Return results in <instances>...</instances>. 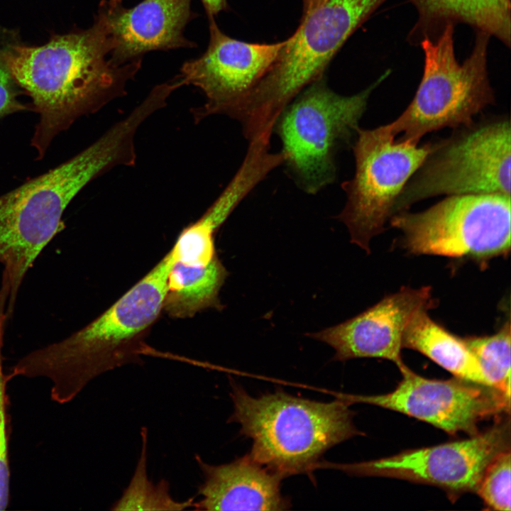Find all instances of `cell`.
Instances as JSON below:
<instances>
[{
    "instance_id": "6da1fadb",
    "label": "cell",
    "mask_w": 511,
    "mask_h": 511,
    "mask_svg": "<svg viewBox=\"0 0 511 511\" xmlns=\"http://www.w3.org/2000/svg\"><path fill=\"white\" fill-rule=\"evenodd\" d=\"M111 43L103 20L36 47L13 45L1 57L14 81L39 114L31 145L41 159L53 138L78 118L125 95L141 59L117 65L108 58Z\"/></svg>"
},
{
    "instance_id": "7a4b0ae2",
    "label": "cell",
    "mask_w": 511,
    "mask_h": 511,
    "mask_svg": "<svg viewBox=\"0 0 511 511\" xmlns=\"http://www.w3.org/2000/svg\"><path fill=\"white\" fill-rule=\"evenodd\" d=\"M141 121L128 114L66 162L0 197V291L11 317L20 286L34 261L65 228L62 214L91 181L117 166L136 163Z\"/></svg>"
},
{
    "instance_id": "3957f363",
    "label": "cell",
    "mask_w": 511,
    "mask_h": 511,
    "mask_svg": "<svg viewBox=\"0 0 511 511\" xmlns=\"http://www.w3.org/2000/svg\"><path fill=\"white\" fill-rule=\"evenodd\" d=\"M173 263L168 252L89 324L20 358L11 368L10 378H46L52 383V400L65 404L98 376L141 362L142 341L163 310Z\"/></svg>"
},
{
    "instance_id": "277c9868",
    "label": "cell",
    "mask_w": 511,
    "mask_h": 511,
    "mask_svg": "<svg viewBox=\"0 0 511 511\" xmlns=\"http://www.w3.org/2000/svg\"><path fill=\"white\" fill-rule=\"evenodd\" d=\"M233 412L228 422L252 440L249 456L283 478L308 473L329 449L363 434L349 405L337 398L318 402L277 390L258 397L231 382Z\"/></svg>"
},
{
    "instance_id": "5b68a950",
    "label": "cell",
    "mask_w": 511,
    "mask_h": 511,
    "mask_svg": "<svg viewBox=\"0 0 511 511\" xmlns=\"http://www.w3.org/2000/svg\"><path fill=\"white\" fill-rule=\"evenodd\" d=\"M386 0H327L302 16L270 69L241 105L237 120L247 138L272 134L284 109L323 77L349 36Z\"/></svg>"
},
{
    "instance_id": "8992f818",
    "label": "cell",
    "mask_w": 511,
    "mask_h": 511,
    "mask_svg": "<svg viewBox=\"0 0 511 511\" xmlns=\"http://www.w3.org/2000/svg\"><path fill=\"white\" fill-rule=\"evenodd\" d=\"M389 75L388 70L364 90L351 96L336 94L321 77L281 112L273 131L282 143L283 164L305 192L316 194L334 182L337 153L351 145L370 94Z\"/></svg>"
},
{
    "instance_id": "52a82bcc",
    "label": "cell",
    "mask_w": 511,
    "mask_h": 511,
    "mask_svg": "<svg viewBox=\"0 0 511 511\" xmlns=\"http://www.w3.org/2000/svg\"><path fill=\"white\" fill-rule=\"evenodd\" d=\"M454 24H445L436 40L425 36L423 75L405 111L385 124L397 139L418 144L427 133L446 127L471 123L477 114L495 102L487 71L490 35L478 31L470 56L462 63L456 58Z\"/></svg>"
},
{
    "instance_id": "ba28073f",
    "label": "cell",
    "mask_w": 511,
    "mask_h": 511,
    "mask_svg": "<svg viewBox=\"0 0 511 511\" xmlns=\"http://www.w3.org/2000/svg\"><path fill=\"white\" fill-rule=\"evenodd\" d=\"M433 143L397 198L393 215L429 197L447 194L510 195L511 129L505 115L454 128Z\"/></svg>"
},
{
    "instance_id": "9c48e42d",
    "label": "cell",
    "mask_w": 511,
    "mask_h": 511,
    "mask_svg": "<svg viewBox=\"0 0 511 511\" xmlns=\"http://www.w3.org/2000/svg\"><path fill=\"white\" fill-rule=\"evenodd\" d=\"M510 195H449L425 210L400 211L389 224L410 254L466 258L485 267L510 253Z\"/></svg>"
},
{
    "instance_id": "30bf717a",
    "label": "cell",
    "mask_w": 511,
    "mask_h": 511,
    "mask_svg": "<svg viewBox=\"0 0 511 511\" xmlns=\"http://www.w3.org/2000/svg\"><path fill=\"white\" fill-rule=\"evenodd\" d=\"M352 145L353 177L342 183L346 196L339 219L353 243L370 253V240L385 230L403 187L422 165L432 142L419 145L395 139L385 125L361 127Z\"/></svg>"
},
{
    "instance_id": "8fae6325",
    "label": "cell",
    "mask_w": 511,
    "mask_h": 511,
    "mask_svg": "<svg viewBox=\"0 0 511 511\" xmlns=\"http://www.w3.org/2000/svg\"><path fill=\"white\" fill-rule=\"evenodd\" d=\"M510 449V419L500 417L493 427L463 440L405 450L375 460L328 466L354 476L432 485L454 497L476 492L488 464Z\"/></svg>"
},
{
    "instance_id": "7c38bea8",
    "label": "cell",
    "mask_w": 511,
    "mask_h": 511,
    "mask_svg": "<svg viewBox=\"0 0 511 511\" xmlns=\"http://www.w3.org/2000/svg\"><path fill=\"white\" fill-rule=\"evenodd\" d=\"M402 380L386 394H341L348 405L364 403L396 411L427 422L449 434L478 433L479 424L490 418L510 414V400L491 386L454 378L429 379L405 364Z\"/></svg>"
},
{
    "instance_id": "4fadbf2b",
    "label": "cell",
    "mask_w": 511,
    "mask_h": 511,
    "mask_svg": "<svg viewBox=\"0 0 511 511\" xmlns=\"http://www.w3.org/2000/svg\"><path fill=\"white\" fill-rule=\"evenodd\" d=\"M209 18L208 48L199 57L183 64L176 79L180 87L192 85L206 97L192 109L199 122L213 114L234 117L243 100L264 77L276 60L286 40L275 43H253L224 33Z\"/></svg>"
},
{
    "instance_id": "5bb4252c",
    "label": "cell",
    "mask_w": 511,
    "mask_h": 511,
    "mask_svg": "<svg viewBox=\"0 0 511 511\" xmlns=\"http://www.w3.org/2000/svg\"><path fill=\"white\" fill-rule=\"evenodd\" d=\"M435 306L430 287H402L356 317L307 336L331 346L335 361L379 358L400 368L407 326L419 312Z\"/></svg>"
},
{
    "instance_id": "9a60e30c",
    "label": "cell",
    "mask_w": 511,
    "mask_h": 511,
    "mask_svg": "<svg viewBox=\"0 0 511 511\" xmlns=\"http://www.w3.org/2000/svg\"><path fill=\"white\" fill-rule=\"evenodd\" d=\"M191 0H143L126 9L119 1H103L98 16L111 43L110 60L123 65L149 51L194 47L183 35L190 19Z\"/></svg>"
},
{
    "instance_id": "2e32d148",
    "label": "cell",
    "mask_w": 511,
    "mask_h": 511,
    "mask_svg": "<svg viewBox=\"0 0 511 511\" xmlns=\"http://www.w3.org/2000/svg\"><path fill=\"white\" fill-rule=\"evenodd\" d=\"M194 459L202 475L195 510L280 511L291 505L280 491L283 478L248 454L219 465L208 463L199 455Z\"/></svg>"
},
{
    "instance_id": "e0dca14e",
    "label": "cell",
    "mask_w": 511,
    "mask_h": 511,
    "mask_svg": "<svg viewBox=\"0 0 511 511\" xmlns=\"http://www.w3.org/2000/svg\"><path fill=\"white\" fill-rule=\"evenodd\" d=\"M427 312H419L410 322L403 336L402 348L422 353L456 378L491 386L461 337L434 322Z\"/></svg>"
},
{
    "instance_id": "ac0fdd59",
    "label": "cell",
    "mask_w": 511,
    "mask_h": 511,
    "mask_svg": "<svg viewBox=\"0 0 511 511\" xmlns=\"http://www.w3.org/2000/svg\"><path fill=\"white\" fill-rule=\"evenodd\" d=\"M228 275L216 256L208 264L174 261L168 274L163 310L172 318H189L208 308L221 309L219 290Z\"/></svg>"
},
{
    "instance_id": "d6986e66",
    "label": "cell",
    "mask_w": 511,
    "mask_h": 511,
    "mask_svg": "<svg viewBox=\"0 0 511 511\" xmlns=\"http://www.w3.org/2000/svg\"><path fill=\"white\" fill-rule=\"evenodd\" d=\"M421 21L469 24L510 45V0H412Z\"/></svg>"
},
{
    "instance_id": "ffe728a7",
    "label": "cell",
    "mask_w": 511,
    "mask_h": 511,
    "mask_svg": "<svg viewBox=\"0 0 511 511\" xmlns=\"http://www.w3.org/2000/svg\"><path fill=\"white\" fill-rule=\"evenodd\" d=\"M141 447L133 476L111 510H194V498L181 501L170 493L165 479L155 483L148 475V429H141Z\"/></svg>"
},
{
    "instance_id": "44dd1931",
    "label": "cell",
    "mask_w": 511,
    "mask_h": 511,
    "mask_svg": "<svg viewBox=\"0 0 511 511\" xmlns=\"http://www.w3.org/2000/svg\"><path fill=\"white\" fill-rule=\"evenodd\" d=\"M510 322L490 336H467L461 341L478 363L491 386L510 400Z\"/></svg>"
},
{
    "instance_id": "7402d4cb",
    "label": "cell",
    "mask_w": 511,
    "mask_h": 511,
    "mask_svg": "<svg viewBox=\"0 0 511 511\" xmlns=\"http://www.w3.org/2000/svg\"><path fill=\"white\" fill-rule=\"evenodd\" d=\"M510 449L498 454L485 468L476 493L492 510L510 511Z\"/></svg>"
},
{
    "instance_id": "603a6c76",
    "label": "cell",
    "mask_w": 511,
    "mask_h": 511,
    "mask_svg": "<svg viewBox=\"0 0 511 511\" xmlns=\"http://www.w3.org/2000/svg\"><path fill=\"white\" fill-rule=\"evenodd\" d=\"M11 379L2 370L0 353V511L6 509L10 494L9 442L11 432L9 400L6 385Z\"/></svg>"
},
{
    "instance_id": "cb8c5ba5",
    "label": "cell",
    "mask_w": 511,
    "mask_h": 511,
    "mask_svg": "<svg viewBox=\"0 0 511 511\" xmlns=\"http://www.w3.org/2000/svg\"><path fill=\"white\" fill-rule=\"evenodd\" d=\"M14 81L0 55V118L15 112L29 109L17 100Z\"/></svg>"
},
{
    "instance_id": "d4e9b609",
    "label": "cell",
    "mask_w": 511,
    "mask_h": 511,
    "mask_svg": "<svg viewBox=\"0 0 511 511\" xmlns=\"http://www.w3.org/2000/svg\"><path fill=\"white\" fill-rule=\"evenodd\" d=\"M209 17H214L215 15L224 11L226 8V0H201Z\"/></svg>"
},
{
    "instance_id": "484cf974",
    "label": "cell",
    "mask_w": 511,
    "mask_h": 511,
    "mask_svg": "<svg viewBox=\"0 0 511 511\" xmlns=\"http://www.w3.org/2000/svg\"><path fill=\"white\" fill-rule=\"evenodd\" d=\"M327 0H302L303 2V15L309 13L315 9L318 8Z\"/></svg>"
},
{
    "instance_id": "4316f807",
    "label": "cell",
    "mask_w": 511,
    "mask_h": 511,
    "mask_svg": "<svg viewBox=\"0 0 511 511\" xmlns=\"http://www.w3.org/2000/svg\"><path fill=\"white\" fill-rule=\"evenodd\" d=\"M6 319L5 312L4 309L0 307V348L2 347L4 324Z\"/></svg>"
},
{
    "instance_id": "83f0119b",
    "label": "cell",
    "mask_w": 511,
    "mask_h": 511,
    "mask_svg": "<svg viewBox=\"0 0 511 511\" xmlns=\"http://www.w3.org/2000/svg\"><path fill=\"white\" fill-rule=\"evenodd\" d=\"M110 1H121V0H110Z\"/></svg>"
}]
</instances>
